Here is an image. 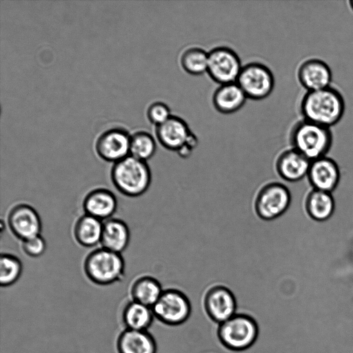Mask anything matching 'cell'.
Listing matches in <instances>:
<instances>
[{
    "instance_id": "6da1fadb",
    "label": "cell",
    "mask_w": 353,
    "mask_h": 353,
    "mask_svg": "<svg viewBox=\"0 0 353 353\" xmlns=\"http://www.w3.org/2000/svg\"><path fill=\"white\" fill-rule=\"evenodd\" d=\"M345 103L341 92L332 85L306 92L300 103L303 119L331 128L343 118Z\"/></svg>"
},
{
    "instance_id": "7a4b0ae2",
    "label": "cell",
    "mask_w": 353,
    "mask_h": 353,
    "mask_svg": "<svg viewBox=\"0 0 353 353\" xmlns=\"http://www.w3.org/2000/svg\"><path fill=\"white\" fill-rule=\"evenodd\" d=\"M112 184L122 194L137 197L149 188L152 174L146 161L131 155L113 164L110 171Z\"/></svg>"
},
{
    "instance_id": "3957f363",
    "label": "cell",
    "mask_w": 353,
    "mask_h": 353,
    "mask_svg": "<svg viewBox=\"0 0 353 353\" xmlns=\"http://www.w3.org/2000/svg\"><path fill=\"white\" fill-rule=\"evenodd\" d=\"M290 140L292 148L312 161L326 156L333 135L330 128L303 119L293 126Z\"/></svg>"
},
{
    "instance_id": "277c9868",
    "label": "cell",
    "mask_w": 353,
    "mask_h": 353,
    "mask_svg": "<svg viewBox=\"0 0 353 353\" xmlns=\"http://www.w3.org/2000/svg\"><path fill=\"white\" fill-rule=\"evenodd\" d=\"M88 279L99 285L121 281L125 277V261L121 254L103 248L92 250L83 262Z\"/></svg>"
},
{
    "instance_id": "5b68a950",
    "label": "cell",
    "mask_w": 353,
    "mask_h": 353,
    "mask_svg": "<svg viewBox=\"0 0 353 353\" xmlns=\"http://www.w3.org/2000/svg\"><path fill=\"white\" fill-rule=\"evenodd\" d=\"M259 334L258 325L250 316L235 314L219 324L217 334L221 343L234 351H242L251 347Z\"/></svg>"
},
{
    "instance_id": "8992f818",
    "label": "cell",
    "mask_w": 353,
    "mask_h": 353,
    "mask_svg": "<svg viewBox=\"0 0 353 353\" xmlns=\"http://www.w3.org/2000/svg\"><path fill=\"white\" fill-rule=\"evenodd\" d=\"M236 83L248 99L262 100L272 92L275 79L272 70L260 62L243 65Z\"/></svg>"
},
{
    "instance_id": "52a82bcc",
    "label": "cell",
    "mask_w": 353,
    "mask_h": 353,
    "mask_svg": "<svg viewBox=\"0 0 353 353\" xmlns=\"http://www.w3.org/2000/svg\"><path fill=\"white\" fill-rule=\"evenodd\" d=\"M291 203V194L283 183L272 182L264 185L258 192L254 210L263 221H272L283 215Z\"/></svg>"
},
{
    "instance_id": "ba28073f",
    "label": "cell",
    "mask_w": 353,
    "mask_h": 353,
    "mask_svg": "<svg viewBox=\"0 0 353 353\" xmlns=\"http://www.w3.org/2000/svg\"><path fill=\"white\" fill-rule=\"evenodd\" d=\"M237 53L227 46H217L208 52L207 73L219 85L236 83L242 69Z\"/></svg>"
},
{
    "instance_id": "9c48e42d",
    "label": "cell",
    "mask_w": 353,
    "mask_h": 353,
    "mask_svg": "<svg viewBox=\"0 0 353 353\" xmlns=\"http://www.w3.org/2000/svg\"><path fill=\"white\" fill-rule=\"evenodd\" d=\"M154 316L170 325L184 323L190 316L191 305L186 295L176 289L163 290L160 298L152 307Z\"/></svg>"
},
{
    "instance_id": "30bf717a",
    "label": "cell",
    "mask_w": 353,
    "mask_h": 353,
    "mask_svg": "<svg viewBox=\"0 0 353 353\" xmlns=\"http://www.w3.org/2000/svg\"><path fill=\"white\" fill-rule=\"evenodd\" d=\"M7 222L11 232L23 241L41 234L42 223L39 214L26 203L15 205L10 210Z\"/></svg>"
},
{
    "instance_id": "8fae6325",
    "label": "cell",
    "mask_w": 353,
    "mask_h": 353,
    "mask_svg": "<svg viewBox=\"0 0 353 353\" xmlns=\"http://www.w3.org/2000/svg\"><path fill=\"white\" fill-rule=\"evenodd\" d=\"M130 135L120 128L109 129L97 139L95 150L103 160L115 163L130 155Z\"/></svg>"
},
{
    "instance_id": "7c38bea8",
    "label": "cell",
    "mask_w": 353,
    "mask_h": 353,
    "mask_svg": "<svg viewBox=\"0 0 353 353\" xmlns=\"http://www.w3.org/2000/svg\"><path fill=\"white\" fill-rule=\"evenodd\" d=\"M204 307L210 319L220 324L236 314V301L229 288L214 285L205 295Z\"/></svg>"
},
{
    "instance_id": "4fadbf2b",
    "label": "cell",
    "mask_w": 353,
    "mask_h": 353,
    "mask_svg": "<svg viewBox=\"0 0 353 353\" xmlns=\"http://www.w3.org/2000/svg\"><path fill=\"white\" fill-rule=\"evenodd\" d=\"M297 79L307 92L314 91L331 86L332 72L323 60L310 58L299 65Z\"/></svg>"
},
{
    "instance_id": "5bb4252c",
    "label": "cell",
    "mask_w": 353,
    "mask_h": 353,
    "mask_svg": "<svg viewBox=\"0 0 353 353\" xmlns=\"http://www.w3.org/2000/svg\"><path fill=\"white\" fill-rule=\"evenodd\" d=\"M312 189L332 192L340 181V170L332 159L323 157L312 161L307 175Z\"/></svg>"
},
{
    "instance_id": "9a60e30c",
    "label": "cell",
    "mask_w": 353,
    "mask_h": 353,
    "mask_svg": "<svg viewBox=\"0 0 353 353\" xmlns=\"http://www.w3.org/2000/svg\"><path fill=\"white\" fill-rule=\"evenodd\" d=\"M156 137L165 149L177 152L188 141L192 133L186 121L176 115H172L163 123L156 127Z\"/></svg>"
},
{
    "instance_id": "2e32d148",
    "label": "cell",
    "mask_w": 353,
    "mask_h": 353,
    "mask_svg": "<svg viewBox=\"0 0 353 353\" xmlns=\"http://www.w3.org/2000/svg\"><path fill=\"white\" fill-rule=\"evenodd\" d=\"M117 199L105 188H97L88 192L83 201L85 214L101 221H106L116 212Z\"/></svg>"
},
{
    "instance_id": "e0dca14e",
    "label": "cell",
    "mask_w": 353,
    "mask_h": 353,
    "mask_svg": "<svg viewBox=\"0 0 353 353\" xmlns=\"http://www.w3.org/2000/svg\"><path fill=\"white\" fill-rule=\"evenodd\" d=\"M311 161L294 148L283 151L276 161L278 174L284 181L297 182L307 176Z\"/></svg>"
},
{
    "instance_id": "ac0fdd59",
    "label": "cell",
    "mask_w": 353,
    "mask_h": 353,
    "mask_svg": "<svg viewBox=\"0 0 353 353\" xmlns=\"http://www.w3.org/2000/svg\"><path fill=\"white\" fill-rule=\"evenodd\" d=\"M118 353H157V343L148 330L122 331L116 343Z\"/></svg>"
},
{
    "instance_id": "d6986e66",
    "label": "cell",
    "mask_w": 353,
    "mask_h": 353,
    "mask_svg": "<svg viewBox=\"0 0 353 353\" xmlns=\"http://www.w3.org/2000/svg\"><path fill=\"white\" fill-rule=\"evenodd\" d=\"M130 239L129 228L123 220L111 218L103 222L101 248L121 254L128 246Z\"/></svg>"
},
{
    "instance_id": "ffe728a7",
    "label": "cell",
    "mask_w": 353,
    "mask_h": 353,
    "mask_svg": "<svg viewBox=\"0 0 353 353\" xmlns=\"http://www.w3.org/2000/svg\"><path fill=\"white\" fill-rule=\"evenodd\" d=\"M247 97L236 83L219 85L212 95V104L219 112L233 114L245 105Z\"/></svg>"
},
{
    "instance_id": "44dd1931",
    "label": "cell",
    "mask_w": 353,
    "mask_h": 353,
    "mask_svg": "<svg viewBox=\"0 0 353 353\" xmlns=\"http://www.w3.org/2000/svg\"><path fill=\"white\" fill-rule=\"evenodd\" d=\"M307 214L314 221L328 220L335 210V202L331 192L312 189L305 200Z\"/></svg>"
},
{
    "instance_id": "7402d4cb",
    "label": "cell",
    "mask_w": 353,
    "mask_h": 353,
    "mask_svg": "<svg viewBox=\"0 0 353 353\" xmlns=\"http://www.w3.org/2000/svg\"><path fill=\"white\" fill-rule=\"evenodd\" d=\"M103 222L86 214L76 221L73 234L76 241L85 248H92L101 243Z\"/></svg>"
},
{
    "instance_id": "603a6c76",
    "label": "cell",
    "mask_w": 353,
    "mask_h": 353,
    "mask_svg": "<svg viewBox=\"0 0 353 353\" xmlns=\"http://www.w3.org/2000/svg\"><path fill=\"white\" fill-rule=\"evenodd\" d=\"M154 313L151 307L130 301L122 311V321L125 329L148 330L152 323Z\"/></svg>"
},
{
    "instance_id": "cb8c5ba5",
    "label": "cell",
    "mask_w": 353,
    "mask_h": 353,
    "mask_svg": "<svg viewBox=\"0 0 353 353\" xmlns=\"http://www.w3.org/2000/svg\"><path fill=\"white\" fill-rule=\"evenodd\" d=\"M163 290L160 282L150 276L137 278L130 287L132 300L152 307L160 298Z\"/></svg>"
},
{
    "instance_id": "d4e9b609",
    "label": "cell",
    "mask_w": 353,
    "mask_h": 353,
    "mask_svg": "<svg viewBox=\"0 0 353 353\" xmlns=\"http://www.w3.org/2000/svg\"><path fill=\"white\" fill-rule=\"evenodd\" d=\"M179 63L186 73L194 76L201 75L207 72L208 52L200 47L188 48L180 55Z\"/></svg>"
},
{
    "instance_id": "484cf974",
    "label": "cell",
    "mask_w": 353,
    "mask_h": 353,
    "mask_svg": "<svg viewBox=\"0 0 353 353\" xmlns=\"http://www.w3.org/2000/svg\"><path fill=\"white\" fill-rule=\"evenodd\" d=\"M156 150V141L149 132L139 131L130 136V155L147 161L154 156Z\"/></svg>"
},
{
    "instance_id": "4316f807",
    "label": "cell",
    "mask_w": 353,
    "mask_h": 353,
    "mask_svg": "<svg viewBox=\"0 0 353 353\" xmlns=\"http://www.w3.org/2000/svg\"><path fill=\"white\" fill-rule=\"evenodd\" d=\"M23 265L16 256L2 253L0 257V285L8 287L15 283L20 278Z\"/></svg>"
},
{
    "instance_id": "83f0119b",
    "label": "cell",
    "mask_w": 353,
    "mask_h": 353,
    "mask_svg": "<svg viewBox=\"0 0 353 353\" xmlns=\"http://www.w3.org/2000/svg\"><path fill=\"white\" fill-rule=\"evenodd\" d=\"M172 115L170 107L162 101L152 103L147 110L149 121L156 127L165 122Z\"/></svg>"
},
{
    "instance_id": "f1b7e54d",
    "label": "cell",
    "mask_w": 353,
    "mask_h": 353,
    "mask_svg": "<svg viewBox=\"0 0 353 353\" xmlns=\"http://www.w3.org/2000/svg\"><path fill=\"white\" fill-rule=\"evenodd\" d=\"M21 248L26 255L37 258L45 253L47 245L44 238L39 234L22 241Z\"/></svg>"
},
{
    "instance_id": "f546056e",
    "label": "cell",
    "mask_w": 353,
    "mask_h": 353,
    "mask_svg": "<svg viewBox=\"0 0 353 353\" xmlns=\"http://www.w3.org/2000/svg\"><path fill=\"white\" fill-rule=\"evenodd\" d=\"M198 143L199 141L196 136L192 133L187 142L176 152L181 158H188L198 145Z\"/></svg>"
},
{
    "instance_id": "4dcf8cb0",
    "label": "cell",
    "mask_w": 353,
    "mask_h": 353,
    "mask_svg": "<svg viewBox=\"0 0 353 353\" xmlns=\"http://www.w3.org/2000/svg\"><path fill=\"white\" fill-rule=\"evenodd\" d=\"M349 7L351 10L353 12V0L348 1Z\"/></svg>"
}]
</instances>
